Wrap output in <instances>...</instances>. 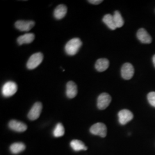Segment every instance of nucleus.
Instances as JSON below:
<instances>
[{
    "instance_id": "20e7f679",
    "label": "nucleus",
    "mask_w": 155,
    "mask_h": 155,
    "mask_svg": "<svg viewBox=\"0 0 155 155\" xmlns=\"http://www.w3.org/2000/svg\"><path fill=\"white\" fill-rule=\"evenodd\" d=\"M17 91L16 83L12 81L6 82L2 89V93L5 97H10L15 94Z\"/></svg>"
},
{
    "instance_id": "ddd939ff",
    "label": "nucleus",
    "mask_w": 155,
    "mask_h": 155,
    "mask_svg": "<svg viewBox=\"0 0 155 155\" xmlns=\"http://www.w3.org/2000/svg\"><path fill=\"white\" fill-rule=\"evenodd\" d=\"M67 8L66 5L61 4L58 6L54 12V16L56 19L61 20L66 15Z\"/></svg>"
},
{
    "instance_id": "9b49d317",
    "label": "nucleus",
    "mask_w": 155,
    "mask_h": 155,
    "mask_svg": "<svg viewBox=\"0 0 155 155\" xmlns=\"http://www.w3.org/2000/svg\"><path fill=\"white\" fill-rule=\"evenodd\" d=\"M137 37L142 43L150 44L152 42L151 36L144 28L139 29L137 33Z\"/></svg>"
},
{
    "instance_id": "0eeeda50",
    "label": "nucleus",
    "mask_w": 155,
    "mask_h": 155,
    "mask_svg": "<svg viewBox=\"0 0 155 155\" xmlns=\"http://www.w3.org/2000/svg\"><path fill=\"white\" fill-rule=\"evenodd\" d=\"M118 121L120 124L124 125L132 120L133 118V113L127 109H123L119 111L118 114Z\"/></svg>"
},
{
    "instance_id": "f257e3e1",
    "label": "nucleus",
    "mask_w": 155,
    "mask_h": 155,
    "mask_svg": "<svg viewBox=\"0 0 155 155\" xmlns=\"http://www.w3.org/2000/svg\"><path fill=\"white\" fill-rule=\"evenodd\" d=\"M82 42L79 38L71 39L65 45V51L68 55H75L81 48Z\"/></svg>"
},
{
    "instance_id": "f03ea898",
    "label": "nucleus",
    "mask_w": 155,
    "mask_h": 155,
    "mask_svg": "<svg viewBox=\"0 0 155 155\" xmlns=\"http://www.w3.org/2000/svg\"><path fill=\"white\" fill-rule=\"evenodd\" d=\"M43 60V55L41 52H37L31 56L27 63V67L29 70L36 68L41 64Z\"/></svg>"
},
{
    "instance_id": "1a4fd4ad",
    "label": "nucleus",
    "mask_w": 155,
    "mask_h": 155,
    "mask_svg": "<svg viewBox=\"0 0 155 155\" xmlns=\"http://www.w3.org/2000/svg\"><path fill=\"white\" fill-rule=\"evenodd\" d=\"M35 22L33 21L18 20L15 22V27L18 30L22 32H28L35 26Z\"/></svg>"
},
{
    "instance_id": "aec40b11",
    "label": "nucleus",
    "mask_w": 155,
    "mask_h": 155,
    "mask_svg": "<svg viewBox=\"0 0 155 155\" xmlns=\"http://www.w3.org/2000/svg\"><path fill=\"white\" fill-rule=\"evenodd\" d=\"M65 133V130L63 125L61 123H58L53 131V134L55 137H59L63 136Z\"/></svg>"
},
{
    "instance_id": "2eb2a0df",
    "label": "nucleus",
    "mask_w": 155,
    "mask_h": 155,
    "mask_svg": "<svg viewBox=\"0 0 155 155\" xmlns=\"http://www.w3.org/2000/svg\"><path fill=\"white\" fill-rule=\"evenodd\" d=\"M35 38V36L33 33H26L22 36H19L17 39V41L19 45L29 44L33 41Z\"/></svg>"
},
{
    "instance_id": "6ab92c4d",
    "label": "nucleus",
    "mask_w": 155,
    "mask_h": 155,
    "mask_svg": "<svg viewBox=\"0 0 155 155\" xmlns=\"http://www.w3.org/2000/svg\"><path fill=\"white\" fill-rule=\"evenodd\" d=\"M113 18L116 25L117 28H121L124 24V21L120 12L118 11L114 12Z\"/></svg>"
},
{
    "instance_id": "412c9836",
    "label": "nucleus",
    "mask_w": 155,
    "mask_h": 155,
    "mask_svg": "<svg viewBox=\"0 0 155 155\" xmlns=\"http://www.w3.org/2000/svg\"><path fill=\"white\" fill-rule=\"evenodd\" d=\"M147 99L150 105L155 107V92H150L147 95Z\"/></svg>"
},
{
    "instance_id": "a211bd4d",
    "label": "nucleus",
    "mask_w": 155,
    "mask_h": 155,
    "mask_svg": "<svg viewBox=\"0 0 155 155\" xmlns=\"http://www.w3.org/2000/svg\"><path fill=\"white\" fill-rule=\"evenodd\" d=\"M25 145L22 143H15L10 147L11 152L13 154H18L25 150Z\"/></svg>"
},
{
    "instance_id": "dca6fc26",
    "label": "nucleus",
    "mask_w": 155,
    "mask_h": 155,
    "mask_svg": "<svg viewBox=\"0 0 155 155\" xmlns=\"http://www.w3.org/2000/svg\"><path fill=\"white\" fill-rule=\"evenodd\" d=\"M70 146L74 151L78 152L80 150H86L87 147L83 143L82 141L78 140H73L70 143Z\"/></svg>"
},
{
    "instance_id": "4be33fe9",
    "label": "nucleus",
    "mask_w": 155,
    "mask_h": 155,
    "mask_svg": "<svg viewBox=\"0 0 155 155\" xmlns=\"http://www.w3.org/2000/svg\"><path fill=\"white\" fill-rule=\"evenodd\" d=\"M88 2L89 3L94 4V5H98L101 2H102L103 1L102 0H90V1H88Z\"/></svg>"
},
{
    "instance_id": "423d86ee",
    "label": "nucleus",
    "mask_w": 155,
    "mask_h": 155,
    "mask_svg": "<svg viewBox=\"0 0 155 155\" xmlns=\"http://www.w3.org/2000/svg\"><path fill=\"white\" fill-rule=\"evenodd\" d=\"M42 108H43V105L41 102H36L28 113V118L32 121L37 120L40 116Z\"/></svg>"
},
{
    "instance_id": "39448f33",
    "label": "nucleus",
    "mask_w": 155,
    "mask_h": 155,
    "mask_svg": "<svg viewBox=\"0 0 155 155\" xmlns=\"http://www.w3.org/2000/svg\"><path fill=\"white\" fill-rule=\"evenodd\" d=\"M111 97L107 93H104L100 94L97 99V107L100 110H105L110 104Z\"/></svg>"
},
{
    "instance_id": "f3484780",
    "label": "nucleus",
    "mask_w": 155,
    "mask_h": 155,
    "mask_svg": "<svg viewBox=\"0 0 155 155\" xmlns=\"http://www.w3.org/2000/svg\"><path fill=\"white\" fill-rule=\"evenodd\" d=\"M102 21L111 30H115L116 29L117 27L114 21L113 16L110 14H107L105 15L103 17Z\"/></svg>"
},
{
    "instance_id": "4468645a",
    "label": "nucleus",
    "mask_w": 155,
    "mask_h": 155,
    "mask_svg": "<svg viewBox=\"0 0 155 155\" xmlns=\"http://www.w3.org/2000/svg\"><path fill=\"white\" fill-rule=\"evenodd\" d=\"M109 66V61L106 58H101L97 60L95 67V69L99 72H103L106 70Z\"/></svg>"
},
{
    "instance_id": "5701e85b",
    "label": "nucleus",
    "mask_w": 155,
    "mask_h": 155,
    "mask_svg": "<svg viewBox=\"0 0 155 155\" xmlns=\"http://www.w3.org/2000/svg\"><path fill=\"white\" fill-rule=\"evenodd\" d=\"M152 60H153V64H154V66H155V55L153 56Z\"/></svg>"
},
{
    "instance_id": "f8f14e48",
    "label": "nucleus",
    "mask_w": 155,
    "mask_h": 155,
    "mask_svg": "<svg viewBox=\"0 0 155 155\" xmlns=\"http://www.w3.org/2000/svg\"><path fill=\"white\" fill-rule=\"evenodd\" d=\"M77 84L72 81H69L66 84L67 97L70 99H72L77 96Z\"/></svg>"
},
{
    "instance_id": "6e6552de",
    "label": "nucleus",
    "mask_w": 155,
    "mask_h": 155,
    "mask_svg": "<svg viewBox=\"0 0 155 155\" xmlns=\"http://www.w3.org/2000/svg\"><path fill=\"white\" fill-rule=\"evenodd\" d=\"M121 72L123 79L125 80H129L133 78L134 69L132 64L126 63L122 66Z\"/></svg>"
},
{
    "instance_id": "7ed1b4c3",
    "label": "nucleus",
    "mask_w": 155,
    "mask_h": 155,
    "mask_svg": "<svg viewBox=\"0 0 155 155\" xmlns=\"http://www.w3.org/2000/svg\"><path fill=\"white\" fill-rule=\"evenodd\" d=\"M90 133L94 135L105 137L107 135V127L102 122H97L91 126L90 129Z\"/></svg>"
},
{
    "instance_id": "9d476101",
    "label": "nucleus",
    "mask_w": 155,
    "mask_h": 155,
    "mask_svg": "<svg viewBox=\"0 0 155 155\" xmlns=\"http://www.w3.org/2000/svg\"><path fill=\"white\" fill-rule=\"evenodd\" d=\"M8 126L11 130L17 132H23L27 129V125L25 124L15 120L10 121Z\"/></svg>"
}]
</instances>
